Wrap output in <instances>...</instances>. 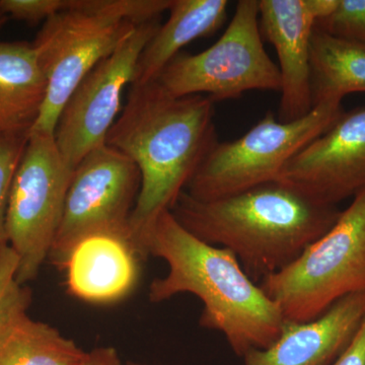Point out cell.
I'll list each match as a JSON object with an SVG mask.
<instances>
[{
	"instance_id": "obj_14",
	"label": "cell",
	"mask_w": 365,
	"mask_h": 365,
	"mask_svg": "<svg viewBox=\"0 0 365 365\" xmlns=\"http://www.w3.org/2000/svg\"><path fill=\"white\" fill-rule=\"evenodd\" d=\"M128 237L112 234L90 235L74 247L63 270L73 297L107 304L128 297L140 276V263Z\"/></svg>"
},
{
	"instance_id": "obj_26",
	"label": "cell",
	"mask_w": 365,
	"mask_h": 365,
	"mask_svg": "<svg viewBox=\"0 0 365 365\" xmlns=\"http://www.w3.org/2000/svg\"><path fill=\"white\" fill-rule=\"evenodd\" d=\"M127 365H148V364H136V362H130V364H127Z\"/></svg>"
},
{
	"instance_id": "obj_16",
	"label": "cell",
	"mask_w": 365,
	"mask_h": 365,
	"mask_svg": "<svg viewBox=\"0 0 365 365\" xmlns=\"http://www.w3.org/2000/svg\"><path fill=\"white\" fill-rule=\"evenodd\" d=\"M45 93V76L33 45L0 42V133L30 131Z\"/></svg>"
},
{
	"instance_id": "obj_1",
	"label": "cell",
	"mask_w": 365,
	"mask_h": 365,
	"mask_svg": "<svg viewBox=\"0 0 365 365\" xmlns=\"http://www.w3.org/2000/svg\"><path fill=\"white\" fill-rule=\"evenodd\" d=\"M215 102L206 96L177 98L157 81L132 83L106 143L131 158L140 172L129 237L143 260L158 216L170 211L217 143Z\"/></svg>"
},
{
	"instance_id": "obj_19",
	"label": "cell",
	"mask_w": 365,
	"mask_h": 365,
	"mask_svg": "<svg viewBox=\"0 0 365 365\" xmlns=\"http://www.w3.org/2000/svg\"><path fill=\"white\" fill-rule=\"evenodd\" d=\"M314 30L365 44V0H336L332 11L317 21Z\"/></svg>"
},
{
	"instance_id": "obj_12",
	"label": "cell",
	"mask_w": 365,
	"mask_h": 365,
	"mask_svg": "<svg viewBox=\"0 0 365 365\" xmlns=\"http://www.w3.org/2000/svg\"><path fill=\"white\" fill-rule=\"evenodd\" d=\"M336 0H260L262 38L275 48L279 61L281 98L278 120L292 122L314 109L311 86V44L317 21Z\"/></svg>"
},
{
	"instance_id": "obj_2",
	"label": "cell",
	"mask_w": 365,
	"mask_h": 365,
	"mask_svg": "<svg viewBox=\"0 0 365 365\" xmlns=\"http://www.w3.org/2000/svg\"><path fill=\"white\" fill-rule=\"evenodd\" d=\"M170 212L201 241L232 252L257 284L294 263L341 215L280 181L210 201L184 191Z\"/></svg>"
},
{
	"instance_id": "obj_17",
	"label": "cell",
	"mask_w": 365,
	"mask_h": 365,
	"mask_svg": "<svg viewBox=\"0 0 365 365\" xmlns=\"http://www.w3.org/2000/svg\"><path fill=\"white\" fill-rule=\"evenodd\" d=\"M31 294L0 319V365H81L86 353L57 329L26 314Z\"/></svg>"
},
{
	"instance_id": "obj_11",
	"label": "cell",
	"mask_w": 365,
	"mask_h": 365,
	"mask_svg": "<svg viewBox=\"0 0 365 365\" xmlns=\"http://www.w3.org/2000/svg\"><path fill=\"white\" fill-rule=\"evenodd\" d=\"M278 181L334 206L365 191V108L343 113L287 163Z\"/></svg>"
},
{
	"instance_id": "obj_18",
	"label": "cell",
	"mask_w": 365,
	"mask_h": 365,
	"mask_svg": "<svg viewBox=\"0 0 365 365\" xmlns=\"http://www.w3.org/2000/svg\"><path fill=\"white\" fill-rule=\"evenodd\" d=\"M314 108L341 105L353 93H365V44L314 30L311 44Z\"/></svg>"
},
{
	"instance_id": "obj_3",
	"label": "cell",
	"mask_w": 365,
	"mask_h": 365,
	"mask_svg": "<svg viewBox=\"0 0 365 365\" xmlns=\"http://www.w3.org/2000/svg\"><path fill=\"white\" fill-rule=\"evenodd\" d=\"M146 251L169 267L151 282V302L195 295L203 304L201 327L222 333L240 357L267 349L279 338L285 322L279 307L247 275L235 255L199 240L170 211L151 227Z\"/></svg>"
},
{
	"instance_id": "obj_8",
	"label": "cell",
	"mask_w": 365,
	"mask_h": 365,
	"mask_svg": "<svg viewBox=\"0 0 365 365\" xmlns=\"http://www.w3.org/2000/svg\"><path fill=\"white\" fill-rule=\"evenodd\" d=\"M73 170L53 134L30 131L9 191L7 244L19 258L16 281L40 273L58 232Z\"/></svg>"
},
{
	"instance_id": "obj_4",
	"label": "cell",
	"mask_w": 365,
	"mask_h": 365,
	"mask_svg": "<svg viewBox=\"0 0 365 365\" xmlns=\"http://www.w3.org/2000/svg\"><path fill=\"white\" fill-rule=\"evenodd\" d=\"M258 284L294 323L314 321L342 297L365 292V191L294 263Z\"/></svg>"
},
{
	"instance_id": "obj_10",
	"label": "cell",
	"mask_w": 365,
	"mask_h": 365,
	"mask_svg": "<svg viewBox=\"0 0 365 365\" xmlns=\"http://www.w3.org/2000/svg\"><path fill=\"white\" fill-rule=\"evenodd\" d=\"M153 20L136 26L107 58L83 79L68 98L55 129L60 153L69 167L106 143L119 117L125 88L134 83L145 46L160 28Z\"/></svg>"
},
{
	"instance_id": "obj_22",
	"label": "cell",
	"mask_w": 365,
	"mask_h": 365,
	"mask_svg": "<svg viewBox=\"0 0 365 365\" xmlns=\"http://www.w3.org/2000/svg\"><path fill=\"white\" fill-rule=\"evenodd\" d=\"M19 258L9 244L0 246V319L24 297L31 294L16 281Z\"/></svg>"
},
{
	"instance_id": "obj_23",
	"label": "cell",
	"mask_w": 365,
	"mask_h": 365,
	"mask_svg": "<svg viewBox=\"0 0 365 365\" xmlns=\"http://www.w3.org/2000/svg\"><path fill=\"white\" fill-rule=\"evenodd\" d=\"M333 365H365V319L351 344Z\"/></svg>"
},
{
	"instance_id": "obj_24",
	"label": "cell",
	"mask_w": 365,
	"mask_h": 365,
	"mask_svg": "<svg viewBox=\"0 0 365 365\" xmlns=\"http://www.w3.org/2000/svg\"><path fill=\"white\" fill-rule=\"evenodd\" d=\"M81 365H123V364L115 348L98 347L86 353Z\"/></svg>"
},
{
	"instance_id": "obj_9",
	"label": "cell",
	"mask_w": 365,
	"mask_h": 365,
	"mask_svg": "<svg viewBox=\"0 0 365 365\" xmlns=\"http://www.w3.org/2000/svg\"><path fill=\"white\" fill-rule=\"evenodd\" d=\"M141 176L135 163L107 143L88 153L73 170L63 216L48 259L63 270L76 245L90 235L129 237V220ZM138 254V253H137Z\"/></svg>"
},
{
	"instance_id": "obj_6",
	"label": "cell",
	"mask_w": 365,
	"mask_h": 365,
	"mask_svg": "<svg viewBox=\"0 0 365 365\" xmlns=\"http://www.w3.org/2000/svg\"><path fill=\"white\" fill-rule=\"evenodd\" d=\"M107 4V0H71L68 9L44 21L32 45L46 93L30 131L54 135L74 90L138 26L115 16Z\"/></svg>"
},
{
	"instance_id": "obj_15",
	"label": "cell",
	"mask_w": 365,
	"mask_h": 365,
	"mask_svg": "<svg viewBox=\"0 0 365 365\" xmlns=\"http://www.w3.org/2000/svg\"><path fill=\"white\" fill-rule=\"evenodd\" d=\"M227 0H173L170 18L144 48L133 83L157 81L182 48L212 35L227 19Z\"/></svg>"
},
{
	"instance_id": "obj_7",
	"label": "cell",
	"mask_w": 365,
	"mask_h": 365,
	"mask_svg": "<svg viewBox=\"0 0 365 365\" xmlns=\"http://www.w3.org/2000/svg\"><path fill=\"white\" fill-rule=\"evenodd\" d=\"M170 95H202L213 102L249 91H281L279 68L269 57L259 25V0H240L220 40L197 54L180 53L157 79Z\"/></svg>"
},
{
	"instance_id": "obj_13",
	"label": "cell",
	"mask_w": 365,
	"mask_h": 365,
	"mask_svg": "<svg viewBox=\"0 0 365 365\" xmlns=\"http://www.w3.org/2000/svg\"><path fill=\"white\" fill-rule=\"evenodd\" d=\"M365 319V292L342 297L314 321L284 322L267 349L251 350L244 365H333L351 344Z\"/></svg>"
},
{
	"instance_id": "obj_21",
	"label": "cell",
	"mask_w": 365,
	"mask_h": 365,
	"mask_svg": "<svg viewBox=\"0 0 365 365\" xmlns=\"http://www.w3.org/2000/svg\"><path fill=\"white\" fill-rule=\"evenodd\" d=\"M69 6L71 0H0V11L7 18L30 25L46 21Z\"/></svg>"
},
{
	"instance_id": "obj_5",
	"label": "cell",
	"mask_w": 365,
	"mask_h": 365,
	"mask_svg": "<svg viewBox=\"0 0 365 365\" xmlns=\"http://www.w3.org/2000/svg\"><path fill=\"white\" fill-rule=\"evenodd\" d=\"M343 113L341 105H319L299 120L281 122L267 112L240 138L216 143L185 192L197 200L210 201L278 181L287 163Z\"/></svg>"
},
{
	"instance_id": "obj_20",
	"label": "cell",
	"mask_w": 365,
	"mask_h": 365,
	"mask_svg": "<svg viewBox=\"0 0 365 365\" xmlns=\"http://www.w3.org/2000/svg\"><path fill=\"white\" fill-rule=\"evenodd\" d=\"M30 131L0 133V246L7 244L6 211L9 191Z\"/></svg>"
},
{
	"instance_id": "obj_25",
	"label": "cell",
	"mask_w": 365,
	"mask_h": 365,
	"mask_svg": "<svg viewBox=\"0 0 365 365\" xmlns=\"http://www.w3.org/2000/svg\"><path fill=\"white\" fill-rule=\"evenodd\" d=\"M7 19L9 18H7L6 14L2 13L1 11H0V33H1L2 28H4V25H6Z\"/></svg>"
}]
</instances>
